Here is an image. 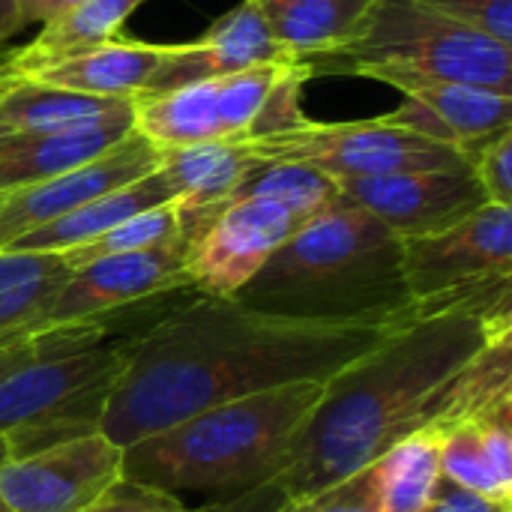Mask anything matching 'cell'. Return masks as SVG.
I'll return each mask as SVG.
<instances>
[{"instance_id": "1", "label": "cell", "mask_w": 512, "mask_h": 512, "mask_svg": "<svg viewBox=\"0 0 512 512\" xmlns=\"http://www.w3.org/2000/svg\"><path fill=\"white\" fill-rule=\"evenodd\" d=\"M512 399L510 276L414 300L378 342L324 384L282 498L327 489L420 429H444Z\"/></svg>"}, {"instance_id": "2", "label": "cell", "mask_w": 512, "mask_h": 512, "mask_svg": "<svg viewBox=\"0 0 512 512\" xmlns=\"http://www.w3.org/2000/svg\"><path fill=\"white\" fill-rule=\"evenodd\" d=\"M387 324H321L198 294L126 342L99 432L120 447L207 408L291 384H327Z\"/></svg>"}, {"instance_id": "3", "label": "cell", "mask_w": 512, "mask_h": 512, "mask_svg": "<svg viewBox=\"0 0 512 512\" xmlns=\"http://www.w3.org/2000/svg\"><path fill=\"white\" fill-rule=\"evenodd\" d=\"M231 300L297 321L393 324L411 309L399 237L339 192Z\"/></svg>"}, {"instance_id": "4", "label": "cell", "mask_w": 512, "mask_h": 512, "mask_svg": "<svg viewBox=\"0 0 512 512\" xmlns=\"http://www.w3.org/2000/svg\"><path fill=\"white\" fill-rule=\"evenodd\" d=\"M324 384L306 381L207 408L123 447V477L177 492L240 498L270 486L288 465Z\"/></svg>"}, {"instance_id": "5", "label": "cell", "mask_w": 512, "mask_h": 512, "mask_svg": "<svg viewBox=\"0 0 512 512\" xmlns=\"http://www.w3.org/2000/svg\"><path fill=\"white\" fill-rule=\"evenodd\" d=\"M126 363V342L108 345L105 324L60 327L33 363L0 378V438L9 459L99 432Z\"/></svg>"}, {"instance_id": "6", "label": "cell", "mask_w": 512, "mask_h": 512, "mask_svg": "<svg viewBox=\"0 0 512 512\" xmlns=\"http://www.w3.org/2000/svg\"><path fill=\"white\" fill-rule=\"evenodd\" d=\"M306 66L312 75L351 72L378 78L384 72H414L512 96V45L414 0H375L342 45L309 57Z\"/></svg>"}, {"instance_id": "7", "label": "cell", "mask_w": 512, "mask_h": 512, "mask_svg": "<svg viewBox=\"0 0 512 512\" xmlns=\"http://www.w3.org/2000/svg\"><path fill=\"white\" fill-rule=\"evenodd\" d=\"M258 159H285L303 162L324 171L333 180L351 177H384L405 171H450L465 168L468 159L438 141H429L417 132L399 129L378 120H354V123H315L249 141Z\"/></svg>"}, {"instance_id": "8", "label": "cell", "mask_w": 512, "mask_h": 512, "mask_svg": "<svg viewBox=\"0 0 512 512\" xmlns=\"http://www.w3.org/2000/svg\"><path fill=\"white\" fill-rule=\"evenodd\" d=\"M411 303L512 276V207L483 204L462 222L399 240Z\"/></svg>"}, {"instance_id": "9", "label": "cell", "mask_w": 512, "mask_h": 512, "mask_svg": "<svg viewBox=\"0 0 512 512\" xmlns=\"http://www.w3.org/2000/svg\"><path fill=\"white\" fill-rule=\"evenodd\" d=\"M123 477V447L102 432L9 459L0 468L6 512H84Z\"/></svg>"}, {"instance_id": "10", "label": "cell", "mask_w": 512, "mask_h": 512, "mask_svg": "<svg viewBox=\"0 0 512 512\" xmlns=\"http://www.w3.org/2000/svg\"><path fill=\"white\" fill-rule=\"evenodd\" d=\"M300 225L303 219L276 201H228L186 246L189 285L210 297H234Z\"/></svg>"}, {"instance_id": "11", "label": "cell", "mask_w": 512, "mask_h": 512, "mask_svg": "<svg viewBox=\"0 0 512 512\" xmlns=\"http://www.w3.org/2000/svg\"><path fill=\"white\" fill-rule=\"evenodd\" d=\"M183 288H192L186 276V240L126 255H108L69 273L51 309L45 312L42 330L69 324H102L108 315L126 306Z\"/></svg>"}, {"instance_id": "12", "label": "cell", "mask_w": 512, "mask_h": 512, "mask_svg": "<svg viewBox=\"0 0 512 512\" xmlns=\"http://www.w3.org/2000/svg\"><path fill=\"white\" fill-rule=\"evenodd\" d=\"M378 81L402 93V105L384 117L387 123L447 144L462 156L512 129V96L507 93L414 72H384Z\"/></svg>"}, {"instance_id": "13", "label": "cell", "mask_w": 512, "mask_h": 512, "mask_svg": "<svg viewBox=\"0 0 512 512\" xmlns=\"http://www.w3.org/2000/svg\"><path fill=\"white\" fill-rule=\"evenodd\" d=\"M159 162L162 150L132 129L126 141L81 168L0 192V252L18 237L78 210L81 204L141 180L144 174L156 171Z\"/></svg>"}, {"instance_id": "14", "label": "cell", "mask_w": 512, "mask_h": 512, "mask_svg": "<svg viewBox=\"0 0 512 512\" xmlns=\"http://www.w3.org/2000/svg\"><path fill=\"white\" fill-rule=\"evenodd\" d=\"M339 192L384 222L399 240L444 231L486 201L471 165L450 171H405L336 180Z\"/></svg>"}, {"instance_id": "15", "label": "cell", "mask_w": 512, "mask_h": 512, "mask_svg": "<svg viewBox=\"0 0 512 512\" xmlns=\"http://www.w3.org/2000/svg\"><path fill=\"white\" fill-rule=\"evenodd\" d=\"M291 57L267 30L258 9L243 0L231 12H225L201 39L168 45L147 93L177 90L195 81H210L222 75H234L252 66L270 63H294Z\"/></svg>"}, {"instance_id": "16", "label": "cell", "mask_w": 512, "mask_h": 512, "mask_svg": "<svg viewBox=\"0 0 512 512\" xmlns=\"http://www.w3.org/2000/svg\"><path fill=\"white\" fill-rule=\"evenodd\" d=\"M261 162L249 141H204L162 150L159 171L165 174L180 219L186 246L201 228L234 198L243 177Z\"/></svg>"}, {"instance_id": "17", "label": "cell", "mask_w": 512, "mask_h": 512, "mask_svg": "<svg viewBox=\"0 0 512 512\" xmlns=\"http://www.w3.org/2000/svg\"><path fill=\"white\" fill-rule=\"evenodd\" d=\"M444 480L492 504H512V399L438 429Z\"/></svg>"}, {"instance_id": "18", "label": "cell", "mask_w": 512, "mask_h": 512, "mask_svg": "<svg viewBox=\"0 0 512 512\" xmlns=\"http://www.w3.org/2000/svg\"><path fill=\"white\" fill-rule=\"evenodd\" d=\"M132 135V111L60 132L0 138V192L81 168Z\"/></svg>"}, {"instance_id": "19", "label": "cell", "mask_w": 512, "mask_h": 512, "mask_svg": "<svg viewBox=\"0 0 512 512\" xmlns=\"http://www.w3.org/2000/svg\"><path fill=\"white\" fill-rule=\"evenodd\" d=\"M165 51L168 45L138 42L117 33L108 42L87 48L54 66H45L27 78L51 87H66L75 93H90V96L138 99L147 93Z\"/></svg>"}, {"instance_id": "20", "label": "cell", "mask_w": 512, "mask_h": 512, "mask_svg": "<svg viewBox=\"0 0 512 512\" xmlns=\"http://www.w3.org/2000/svg\"><path fill=\"white\" fill-rule=\"evenodd\" d=\"M171 201H174V192H171L165 174L156 168V171L144 174L141 180L126 183L120 189H111V192L81 204L78 210L18 237L6 249L9 252H57L60 255L66 249L90 243L93 237L105 234L108 228H114V225H120V222L144 213V210H153V207H162Z\"/></svg>"}, {"instance_id": "21", "label": "cell", "mask_w": 512, "mask_h": 512, "mask_svg": "<svg viewBox=\"0 0 512 512\" xmlns=\"http://www.w3.org/2000/svg\"><path fill=\"white\" fill-rule=\"evenodd\" d=\"M69 273L57 252H0V348L42 330Z\"/></svg>"}, {"instance_id": "22", "label": "cell", "mask_w": 512, "mask_h": 512, "mask_svg": "<svg viewBox=\"0 0 512 512\" xmlns=\"http://www.w3.org/2000/svg\"><path fill=\"white\" fill-rule=\"evenodd\" d=\"M132 129L159 150L228 141L216 105V78L132 99Z\"/></svg>"}, {"instance_id": "23", "label": "cell", "mask_w": 512, "mask_h": 512, "mask_svg": "<svg viewBox=\"0 0 512 512\" xmlns=\"http://www.w3.org/2000/svg\"><path fill=\"white\" fill-rule=\"evenodd\" d=\"M270 36L297 60L342 45L366 18L375 0H249Z\"/></svg>"}, {"instance_id": "24", "label": "cell", "mask_w": 512, "mask_h": 512, "mask_svg": "<svg viewBox=\"0 0 512 512\" xmlns=\"http://www.w3.org/2000/svg\"><path fill=\"white\" fill-rule=\"evenodd\" d=\"M126 111H132V99L75 93V90L39 84L30 78H21L15 87L0 93V123L12 135H36V132L90 126V123H99Z\"/></svg>"}, {"instance_id": "25", "label": "cell", "mask_w": 512, "mask_h": 512, "mask_svg": "<svg viewBox=\"0 0 512 512\" xmlns=\"http://www.w3.org/2000/svg\"><path fill=\"white\" fill-rule=\"evenodd\" d=\"M144 0H81L63 15L42 24V30L24 48H12V60L21 78L69 60L87 48H96L120 33L123 21Z\"/></svg>"}, {"instance_id": "26", "label": "cell", "mask_w": 512, "mask_h": 512, "mask_svg": "<svg viewBox=\"0 0 512 512\" xmlns=\"http://www.w3.org/2000/svg\"><path fill=\"white\" fill-rule=\"evenodd\" d=\"M378 512H432L438 507L444 471L438 429H420L375 459Z\"/></svg>"}, {"instance_id": "27", "label": "cell", "mask_w": 512, "mask_h": 512, "mask_svg": "<svg viewBox=\"0 0 512 512\" xmlns=\"http://www.w3.org/2000/svg\"><path fill=\"white\" fill-rule=\"evenodd\" d=\"M267 198L291 210L297 219H312L324 207H330L339 198V186L324 171L303 165V162H285V159H261L255 168L243 177L234 198Z\"/></svg>"}, {"instance_id": "28", "label": "cell", "mask_w": 512, "mask_h": 512, "mask_svg": "<svg viewBox=\"0 0 512 512\" xmlns=\"http://www.w3.org/2000/svg\"><path fill=\"white\" fill-rule=\"evenodd\" d=\"M174 240H183V237H180L177 207H174V201H171V204L144 210V213L126 219V222L108 228L105 234L93 237L90 243H81V246H75V249L60 252V258L66 261L69 270H75V267H81V264H90V261L108 258V255L141 252V249L165 246V243H174Z\"/></svg>"}, {"instance_id": "29", "label": "cell", "mask_w": 512, "mask_h": 512, "mask_svg": "<svg viewBox=\"0 0 512 512\" xmlns=\"http://www.w3.org/2000/svg\"><path fill=\"white\" fill-rule=\"evenodd\" d=\"M294 63L252 66V69L216 78V105H219V120H222L228 141H246L249 138L270 90L276 87L282 72Z\"/></svg>"}, {"instance_id": "30", "label": "cell", "mask_w": 512, "mask_h": 512, "mask_svg": "<svg viewBox=\"0 0 512 512\" xmlns=\"http://www.w3.org/2000/svg\"><path fill=\"white\" fill-rule=\"evenodd\" d=\"M273 512H378V477L375 462L327 489L282 498Z\"/></svg>"}, {"instance_id": "31", "label": "cell", "mask_w": 512, "mask_h": 512, "mask_svg": "<svg viewBox=\"0 0 512 512\" xmlns=\"http://www.w3.org/2000/svg\"><path fill=\"white\" fill-rule=\"evenodd\" d=\"M468 165L489 204L512 207V129L477 144L468 156Z\"/></svg>"}, {"instance_id": "32", "label": "cell", "mask_w": 512, "mask_h": 512, "mask_svg": "<svg viewBox=\"0 0 512 512\" xmlns=\"http://www.w3.org/2000/svg\"><path fill=\"white\" fill-rule=\"evenodd\" d=\"M456 24L512 45V0H414Z\"/></svg>"}, {"instance_id": "33", "label": "cell", "mask_w": 512, "mask_h": 512, "mask_svg": "<svg viewBox=\"0 0 512 512\" xmlns=\"http://www.w3.org/2000/svg\"><path fill=\"white\" fill-rule=\"evenodd\" d=\"M84 512H192L177 495L120 477Z\"/></svg>"}, {"instance_id": "34", "label": "cell", "mask_w": 512, "mask_h": 512, "mask_svg": "<svg viewBox=\"0 0 512 512\" xmlns=\"http://www.w3.org/2000/svg\"><path fill=\"white\" fill-rule=\"evenodd\" d=\"M57 339H60V327H48V330H39V333H33V336L21 339L15 345L0 348V378H6L9 372H15V369L33 363L36 357H42L48 348H54Z\"/></svg>"}, {"instance_id": "35", "label": "cell", "mask_w": 512, "mask_h": 512, "mask_svg": "<svg viewBox=\"0 0 512 512\" xmlns=\"http://www.w3.org/2000/svg\"><path fill=\"white\" fill-rule=\"evenodd\" d=\"M432 512H512V504H492V501H483V498H477V495H471V492H462V489H456L453 483L444 480L438 507Z\"/></svg>"}, {"instance_id": "36", "label": "cell", "mask_w": 512, "mask_h": 512, "mask_svg": "<svg viewBox=\"0 0 512 512\" xmlns=\"http://www.w3.org/2000/svg\"><path fill=\"white\" fill-rule=\"evenodd\" d=\"M279 501H282V492L279 489L261 486L255 492H246L240 498H228V501H222L216 507H207V510L201 512H273L279 507Z\"/></svg>"}, {"instance_id": "37", "label": "cell", "mask_w": 512, "mask_h": 512, "mask_svg": "<svg viewBox=\"0 0 512 512\" xmlns=\"http://www.w3.org/2000/svg\"><path fill=\"white\" fill-rule=\"evenodd\" d=\"M81 0H18V21L21 27L27 24H48L51 18L63 15Z\"/></svg>"}, {"instance_id": "38", "label": "cell", "mask_w": 512, "mask_h": 512, "mask_svg": "<svg viewBox=\"0 0 512 512\" xmlns=\"http://www.w3.org/2000/svg\"><path fill=\"white\" fill-rule=\"evenodd\" d=\"M18 30H21L18 0H0V45H6Z\"/></svg>"}, {"instance_id": "39", "label": "cell", "mask_w": 512, "mask_h": 512, "mask_svg": "<svg viewBox=\"0 0 512 512\" xmlns=\"http://www.w3.org/2000/svg\"><path fill=\"white\" fill-rule=\"evenodd\" d=\"M21 81L18 69H15V60H12V48L0 45V93H6L9 87H15Z\"/></svg>"}, {"instance_id": "40", "label": "cell", "mask_w": 512, "mask_h": 512, "mask_svg": "<svg viewBox=\"0 0 512 512\" xmlns=\"http://www.w3.org/2000/svg\"><path fill=\"white\" fill-rule=\"evenodd\" d=\"M6 462H9V447H6V441L0 438V468H3Z\"/></svg>"}, {"instance_id": "41", "label": "cell", "mask_w": 512, "mask_h": 512, "mask_svg": "<svg viewBox=\"0 0 512 512\" xmlns=\"http://www.w3.org/2000/svg\"><path fill=\"white\" fill-rule=\"evenodd\" d=\"M0 512H6V510H3V504H0Z\"/></svg>"}]
</instances>
